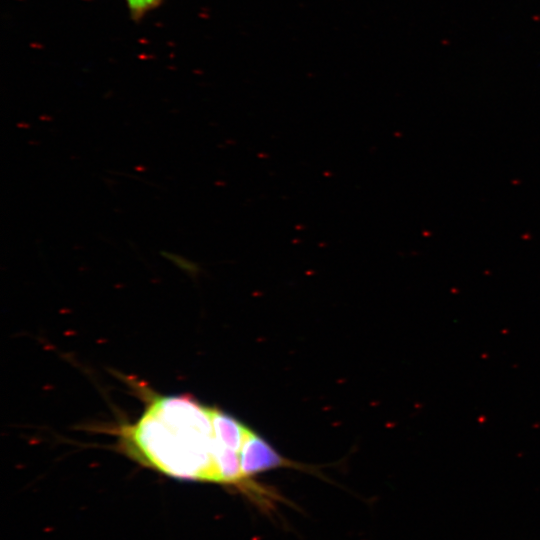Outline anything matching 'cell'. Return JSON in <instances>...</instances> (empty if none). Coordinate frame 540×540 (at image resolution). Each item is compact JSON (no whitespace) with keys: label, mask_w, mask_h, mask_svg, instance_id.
<instances>
[{"label":"cell","mask_w":540,"mask_h":540,"mask_svg":"<svg viewBox=\"0 0 540 540\" xmlns=\"http://www.w3.org/2000/svg\"><path fill=\"white\" fill-rule=\"evenodd\" d=\"M128 452L169 476L217 483L213 408L187 395L154 398L121 431Z\"/></svg>","instance_id":"6da1fadb"},{"label":"cell","mask_w":540,"mask_h":540,"mask_svg":"<svg viewBox=\"0 0 540 540\" xmlns=\"http://www.w3.org/2000/svg\"><path fill=\"white\" fill-rule=\"evenodd\" d=\"M161 254L163 256H165L166 258H168L169 260H171L172 262H174L177 266H179L180 268L188 271V272H191V273H195L197 272L198 270V265H196L195 263L179 256V255H176V254H172L170 252H161Z\"/></svg>","instance_id":"5b68a950"},{"label":"cell","mask_w":540,"mask_h":540,"mask_svg":"<svg viewBox=\"0 0 540 540\" xmlns=\"http://www.w3.org/2000/svg\"><path fill=\"white\" fill-rule=\"evenodd\" d=\"M240 461L243 474L249 479L257 473L278 467L303 468L281 456L269 443L251 430L241 447Z\"/></svg>","instance_id":"7a4b0ae2"},{"label":"cell","mask_w":540,"mask_h":540,"mask_svg":"<svg viewBox=\"0 0 540 540\" xmlns=\"http://www.w3.org/2000/svg\"><path fill=\"white\" fill-rule=\"evenodd\" d=\"M130 17L134 21H140L148 13L158 8L163 0H124Z\"/></svg>","instance_id":"277c9868"},{"label":"cell","mask_w":540,"mask_h":540,"mask_svg":"<svg viewBox=\"0 0 540 540\" xmlns=\"http://www.w3.org/2000/svg\"><path fill=\"white\" fill-rule=\"evenodd\" d=\"M215 435L226 447L240 453L243 442L250 429L233 416L213 408Z\"/></svg>","instance_id":"3957f363"}]
</instances>
